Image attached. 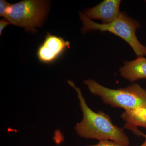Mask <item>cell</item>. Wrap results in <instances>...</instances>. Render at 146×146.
<instances>
[{"label":"cell","mask_w":146,"mask_h":146,"mask_svg":"<svg viewBox=\"0 0 146 146\" xmlns=\"http://www.w3.org/2000/svg\"><path fill=\"white\" fill-rule=\"evenodd\" d=\"M125 122L124 128L134 132L138 127L146 128V107H138L125 110L121 115Z\"/></svg>","instance_id":"ba28073f"},{"label":"cell","mask_w":146,"mask_h":146,"mask_svg":"<svg viewBox=\"0 0 146 146\" xmlns=\"http://www.w3.org/2000/svg\"><path fill=\"white\" fill-rule=\"evenodd\" d=\"M91 94L98 96L105 104L125 110L138 107H146V90L133 84L121 89H110L93 79L84 81Z\"/></svg>","instance_id":"7a4b0ae2"},{"label":"cell","mask_w":146,"mask_h":146,"mask_svg":"<svg viewBox=\"0 0 146 146\" xmlns=\"http://www.w3.org/2000/svg\"><path fill=\"white\" fill-rule=\"evenodd\" d=\"M70 42L62 37L47 32L44 40L37 50L38 60L44 64L54 63L70 48Z\"/></svg>","instance_id":"5b68a950"},{"label":"cell","mask_w":146,"mask_h":146,"mask_svg":"<svg viewBox=\"0 0 146 146\" xmlns=\"http://www.w3.org/2000/svg\"><path fill=\"white\" fill-rule=\"evenodd\" d=\"M10 4L7 2L5 0L0 1V16L4 18L5 16L6 11L8 8Z\"/></svg>","instance_id":"30bf717a"},{"label":"cell","mask_w":146,"mask_h":146,"mask_svg":"<svg viewBox=\"0 0 146 146\" xmlns=\"http://www.w3.org/2000/svg\"><path fill=\"white\" fill-rule=\"evenodd\" d=\"M9 24H11L9 21L5 18H3L0 21V35H1L4 29Z\"/></svg>","instance_id":"8fae6325"},{"label":"cell","mask_w":146,"mask_h":146,"mask_svg":"<svg viewBox=\"0 0 146 146\" xmlns=\"http://www.w3.org/2000/svg\"><path fill=\"white\" fill-rule=\"evenodd\" d=\"M135 134L136 135H137V136H143V137L145 138V139H146V134L141 132V131L138 130L137 131H136V132Z\"/></svg>","instance_id":"7c38bea8"},{"label":"cell","mask_w":146,"mask_h":146,"mask_svg":"<svg viewBox=\"0 0 146 146\" xmlns=\"http://www.w3.org/2000/svg\"><path fill=\"white\" fill-rule=\"evenodd\" d=\"M68 83L76 92L82 112V120L74 127L77 134L81 138L97 139L99 141L110 140L129 146V139L123 129L113 124L107 114L102 111H93L87 105L80 88L71 80H68Z\"/></svg>","instance_id":"6da1fadb"},{"label":"cell","mask_w":146,"mask_h":146,"mask_svg":"<svg viewBox=\"0 0 146 146\" xmlns=\"http://www.w3.org/2000/svg\"><path fill=\"white\" fill-rule=\"evenodd\" d=\"M119 71L121 76L131 82L146 78V59L138 56L136 60L125 62Z\"/></svg>","instance_id":"52a82bcc"},{"label":"cell","mask_w":146,"mask_h":146,"mask_svg":"<svg viewBox=\"0 0 146 146\" xmlns=\"http://www.w3.org/2000/svg\"><path fill=\"white\" fill-rule=\"evenodd\" d=\"M79 15L83 23L82 33H85L91 30L110 32L127 42L138 56L146 55V47L139 42L136 36V30L139 28L140 25L124 13H121L115 21L108 24H99L93 22L81 12H80Z\"/></svg>","instance_id":"277c9868"},{"label":"cell","mask_w":146,"mask_h":146,"mask_svg":"<svg viewBox=\"0 0 146 146\" xmlns=\"http://www.w3.org/2000/svg\"><path fill=\"white\" fill-rule=\"evenodd\" d=\"M49 4L44 0H24L10 4L4 18L11 25L23 28L27 31L35 33L47 18Z\"/></svg>","instance_id":"3957f363"},{"label":"cell","mask_w":146,"mask_h":146,"mask_svg":"<svg viewBox=\"0 0 146 146\" xmlns=\"http://www.w3.org/2000/svg\"><path fill=\"white\" fill-rule=\"evenodd\" d=\"M121 2L119 0H105L94 7L86 9L84 14L90 19H100L103 24L110 23L119 16Z\"/></svg>","instance_id":"8992f818"},{"label":"cell","mask_w":146,"mask_h":146,"mask_svg":"<svg viewBox=\"0 0 146 146\" xmlns=\"http://www.w3.org/2000/svg\"><path fill=\"white\" fill-rule=\"evenodd\" d=\"M84 146H125L119 143L110 141V140H104L99 141L98 144L96 145H85Z\"/></svg>","instance_id":"9c48e42d"},{"label":"cell","mask_w":146,"mask_h":146,"mask_svg":"<svg viewBox=\"0 0 146 146\" xmlns=\"http://www.w3.org/2000/svg\"><path fill=\"white\" fill-rule=\"evenodd\" d=\"M146 146V139L145 140V141H144L143 143V144L141 145V146Z\"/></svg>","instance_id":"4fadbf2b"}]
</instances>
